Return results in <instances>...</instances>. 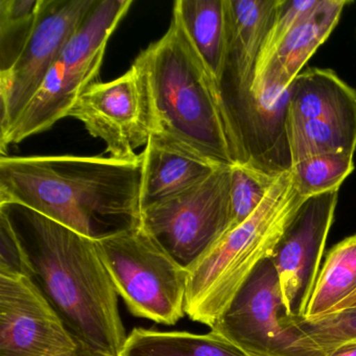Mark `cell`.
Masks as SVG:
<instances>
[{"mask_svg":"<svg viewBox=\"0 0 356 356\" xmlns=\"http://www.w3.org/2000/svg\"><path fill=\"white\" fill-rule=\"evenodd\" d=\"M0 214L19 245L24 273L68 331L99 351L122 355L128 335L97 241L22 204L0 203Z\"/></svg>","mask_w":356,"mask_h":356,"instance_id":"6da1fadb","label":"cell"},{"mask_svg":"<svg viewBox=\"0 0 356 356\" xmlns=\"http://www.w3.org/2000/svg\"><path fill=\"white\" fill-rule=\"evenodd\" d=\"M141 157H0V203L22 204L99 241L141 226Z\"/></svg>","mask_w":356,"mask_h":356,"instance_id":"7a4b0ae2","label":"cell"},{"mask_svg":"<svg viewBox=\"0 0 356 356\" xmlns=\"http://www.w3.org/2000/svg\"><path fill=\"white\" fill-rule=\"evenodd\" d=\"M133 65L140 76L151 134L218 168L248 163L220 84L176 18Z\"/></svg>","mask_w":356,"mask_h":356,"instance_id":"3957f363","label":"cell"},{"mask_svg":"<svg viewBox=\"0 0 356 356\" xmlns=\"http://www.w3.org/2000/svg\"><path fill=\"white\" fill-rule=\"evenodd\" d=\"M305 197L293 184L291 170L280 172L257 209L188 270L185 312L211 328L258 264L270 258Z\"/></svg>","mask_w":356,"mask_h":356,"instance_id":"277c9868","label":"cell"},{"mask_svg":"<svg viewBox=\"0 0 356 356\" xmlns=\"http://www.w3.org/2000/svg\"><path fill=\"white\" fill-rule=\"evenodd\" d=\"M132 5V0H97L38 92L8 134L0 138L1 156L9 145L44 132L67 118L79 97L99 83L110 37Z\"/></svg>","mask_w":356,"mask_h":356,"instance_id":"5b68a950","label":"cell"},{"mask_svg":"<svg viewBox=\"0 0 356 356\" xmlns=\"http://www.w3.org/2000/svg\"><path fill=\"white\" fill-rule=\"evenodd\" d=\"M95 241L114 287L131 314L168 326L186 314L188 270L143 225Z\"/></svg>","mask_w":356,"mask_h":356,"instance_id":"8992f818","label":"cell"},{"mask_svg":"<svg viewBox=\"0 0 356 356\" xmlns=\"http://www.w3.org/2000/svg\"><path fill=\"white\" fill-rule=\"evenodd\" d=\"M278 0H227L228 47L220 89L248 163L262 166L264 139L279 138L252 95L258 56Z\"/></svg>","mask_w":356,"mask_h":356,"instance_id":"52a82bcc","label":"cell"},{"mask_svg":"<svg viewBox=\"0 0 356 356\" xmlns=\"http://www.w3.org/2000/svg\"><path fill=\"white\" fill-rule=\"evenodd\" d=\"M231 168L143 210V228L183 268H193L229 230Z\"/></svg>","mask_w":356,"mask_h":356,"instance_id":"ba28073f","label":"cell"},{"mask_svg":"<svg viewBox=\"0 0 356 356\" xmlns=\"http://www.w3.org/2000/svg\"><path fill=\"white\" fill-rule=\"evenodd\" d=\"M210 329L254 356H326L287 316L270 258L258 264Z\"/></svg>","mask_w":356,"mask_h":356,"instance_id":"9c48e42d","label":"cell"},{"mask_svg":"<svg viewBox=\"0 0 356 356\" xmlns=\"http://www.w3.org/2000/svg\"><path fill=\"white\" fill-rule=\"evenodd\" d=\"M97 0H43L34 31L14 65L0 72V138L17 122Z\"/></svg>","mask_w":356,"mask_h":356,"instance_id":"30bf717a","label":"cell"},{"mask_svg":"<svg viewBox=\"0 0 356 356\" xmlns=\"http://www.w3.org/2000/svg\"><path fill=\"white\" fill-rule=\"evenodd\" d=\"M337 202L339 191L306 200L270 256L289 318L306 316Z\"/></svg>","mask_w":356,"mask_h":356,"instance_id":"8fae6325","label":"cell"},{"mask_svg":"<svg viewBox=\"0 0 356 356\" xmlns=\"http://www.w3.org/2000/svg\"><path fill=\"white\" fill-rule=\"evenodd\" d=\"M76 345L30 277L0 273V356H57Z\"/></svg>","mask_w":356,"mask_h":356,"instance_id":"7c38bea8","label":"cell"},{"mask_svg":"<svg viewBox=\"0 0 356 356\" xmlns=\"http://www.w3.org/2000/svg\"><path fill=\"white\" fill-rule=\"evenodd\" d=\"M68 116L102 139L114 159L138 160L140 155L135 149L147 145L151 134L143 85L134 65L116 80L89 87Z\"/></svg>","mask_w":356,"mask_h":356,"instance_id":"4fadbf2b","label":"cell"},{"mask_svg":"<svg viewBox=\"0 0 356 356\" xmlns=\"http://www.w3.org/2000/svg\"><path fill=\"white\" fill-rule=\"evenodd\" d=\"M349 0H320L307 18L280 43L259 72L254 76L252 95L270 122L264 108L284 97L302 68L333 32Z\"/></svg>","mask_w":356,"mask_h":356,"instance_id":"5bb4252c","label":"cell"},{"mask_svg":"<svg viewBox=\"0 0 356 356\" xmlns=\"http://www.w3.org/2000/svg\"><path fill=\"white\" fill-rule=\"evenodd\" d=\"M140 157L143 208L189 188L218 168L201 156L155 134H149Z\"/></svg>","mask_w":356,"mask_h":356,"instance_id":"9a60e30c","label":"cell"},{"mask_svg":"<svg viewBox=\"0 0 356 356\" xmlns=\"http://www.w3.org/2000/svg\"><path fill=\"white\" fill-rule=\"evenodd\" d=\"M286 118L318 120L356 131V90L333 70L310 68L289 87Z\"/></svg>","mask_w":356,"mask_h":356,"instance_id":"2e32d148","label":"cell"},{"mask_svg":"<svg viewBox=\"0 0 356 356\" xmlns=\"http://www.w3.org/2000/svg\"><path fill=\"white\" fill-rule=\"evenodd\" d=\"M172 17L220 86L228 47L227 0H177Z\"/></svg>","mask_w":356,"mask_h":356,"instance_id":"e0dca14e","label":"cell"},{"mask_svg":"<svg viewBox=\"0 0 356 356\" xmlns=\"http://www.w3.org/2000/svg\"><path fill=\"white\" fill-rule=\"evenodd\" d=\"M120 356H254L210 331L195 334L186 331L135 328L127 337Z\"/></svg>","mask_w":356,"mask_h":356,"instance_id":"ac0fdd59","label":"cell"},{"mask_svg":"<svg viewBox=\"0 0 356 356\" xmlns=\"http://www.w3.org/2000/svg\"><path fill=\"white\" fill-rule=\"evenodd\" d=\"M356 291V234L335 245L318 273L305 318L328 314Z\"/></svg>","mask_w":356,"mask_h":356,"instance_id":"d6986e66","label":"cell"},{"mask_svg":"<svg viewBox=\"0 0 356 356\" xmlns=\"http://www.w3.org/2000/svg\"><path fill=\"white\" fill-rule=\"evenodd\" d=\"M284 130L291 165L314 156L355 154L356 131L318 120L287 118Z\"/></svg>","mask_w":356,"mask_h":356,"instance_id":"ffe728a7","label":"cell"},{"mask_svg":"<svg viewBox=\"0 0 356 356\" xmlns=\"http://www.w3.org/2000/svg\"><path fill=\"white\" fill-rule=\"evenodd\" d=\"M354 170V155L348 153L314 156L289 168L296 188L305 199L339 191Z\"/></svg>","mask_w":356,"mask_h":356,"instance_id":"44dd1931","label":"cell"},{"mask_svg":"<svg viewBox=\"0 0 356 356\" xmlns=\"http://www.w3.org/2000/svg\"><path fill=\"white\" fill-rule=\"evenodd\" d=\"M43 0L0 1V72L9 70L30 39Z\"/></svg>","mask_w":356,"mask_h":356,"instance_id":"7402d4cb","label":"cell"},{"mask_svg":"<svg viewBox=\"0 0 356 356\" xmlns=\"http://www.w3.org/2000/svg\"><path fill=\"white\" fill-rule=\"evenodd\" d=\"M279 175L251 163L236 164L231 168V222L229 230L238 226L253 214Z\"/></svg>","mask_w":356,"mask_h":356,"instance_id":"603a6c76","label":"cell"},{"mask_svg":"<svg viewBox=\"0 0 356 356\" xmlns=\"http://www.w3.org/2000/svg\"><path fill=\"white\" fill-rule=\"evenodd\" d=\"M289 320L326 356L341 346L356 343V307L316 318Z\"/></svg>","mask_w":356,"mask_h":356,"instance_id":"cb8c5ba5","label":"cell"},{"mask_svg":"<svg viewBox=\"0 0 356 356\" xmlns=\"http://www.w3.org/2000/svg\"><path fill=\"white\" fill-rule=\"evenodd\" d=\"M320 0H278L258 56L255 74L270 61L280 43L309 16Z\"/></svg>","mask_w":356,"mask_h":356,"instance_id":"d4e9b609","label":"cell"},{"mask_svg":"<svg viewBox=\"0 0 356 356\" xmlns=\"http://www.w3.org/2000/svg\"><path fill=\"white\" fill-rule=\"evenodd\" d=\"M0 273L26 275L19 245L16 241L9 222L1 214H0Z\"/></svg>","mask_w":356,"mask_h":356,"instance_id":"484cf974","label":"cell"},{"mask_svg":"<svg viewBox=\"0 0 356 356\" xmlns=\"http://www.w3.org/2000/svg\"><path fill=\"white\" fill-rule=\"evenodd\" d=\"M57 356H114L110 354L105 353V352L99 351L87 343L76 339V345L74 349L70 351L65 352V353L60 354Z\"/></svg>","mask_w":356,"mask_h":356,"instance_id":"4316f807","label":"cell"},{"mask_svg":"<svg viewBox=\"0 0 356 356\" xmlns=\"http://www.w3.org/2000/svg\"><path fill=\"white\" fill-rule=\"evenodd\" d=\"M356 307V291L354 293H352L351 295L348 296L345 300L339 302L337 306H335L333 309L330 310V312L328 314H332V312H341V310L343 309H349V308H355Z\"/></svg>","mask_w":356,"mask_h":356,"instance_id":"83f0119b","label":"cell"},{"mask_svg":"<svg viewBox=\"0 0 356 356\" xmlns=\"http://www.w3.org/2000/svg\"><path fill=\"white\" fill-rule=\"evenodd\" d=\"M328 356H356V343L341 346L331 352Z\"/></svg>","mask_w":356,"mask_h":356,"instance_id":"f1b7e54d","label":"cell"}]
</instances>
